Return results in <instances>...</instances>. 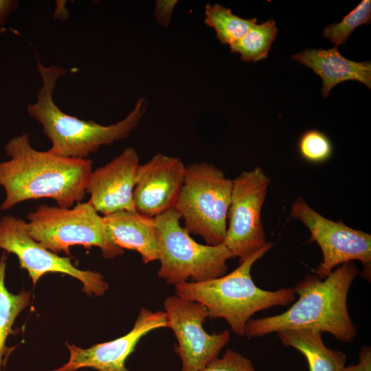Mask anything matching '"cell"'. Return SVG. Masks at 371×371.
<instances>
[{"label": "cell", "mask_w": 371, "mask_h": 371, "mask_svg": "<svg viewBox=\"0 0 371 371\" xmlns=\"http://www.w3.org/2000/svg\"><path fill=\"white\" fill-rule=\"evenodd\" d=\"M5 149L10 159L0 162V186L5 192L2 210L43 198L70 208L85 197L93 171L91 159H69L38 150L27 133L10 139Z\"/></svg>", "instance_id": "cell-1"}, {"label": "cell", "mask_w": 371, "mask_h": 371, "mask_svg": "<svg viewBox=\"0 0 371 371\" xmlns=\"http://www.w3.org/2000/svg\"><path fill=\"white\" fill-rule=\"evenodd\" d=\"M359 273L357 266L348 262L324 278L306 275L293 287L298 299L289 308L276 315L249 319L244 336L260 337L289 330L313 329L330 333L339 341L352 342L357 328L349 315L347 298Z\"/></svg>", "instance_id": "cell-2"}, {"label": "cell", "mask_w": 371, "mask_h": 371, "mask_svg": "<svg viewBox=\"0 0 371 371\" xmlns=\"http://www.w3.org/2000/svg\"><path fill=\"white\" fill-rule=\"evenodd\" d=\"M37 70L42 86L37 92L36 102L28 105L27 112L42 126L51 142L48 150L54 155L87 159L101 146L128 137L147 109L146 98L140 97L129 113L117 123L102 125L93 120H84L63 111L54 101L58 80L67 74V69L54 65L46 67L38 61Z\"/></svg>", "instance_id": "cell-3"}, {"label": "cell", "mask_w": 371, "mask_h": 371, "mask_svg": "<svg viewBox=\"0 0 371 371\" xmlns=\"http://www.w3.org/2000/svg\"><path fill=\"white\" fill-rule=\"evenodd\" d=\"M273 244L265 245L228 274L206 281L186 282L175 286V295L203 304L208 317L224 319L233 333L244 336L247 323L256 313L276 306H287L295 300L293 287L276 291L256 285L251 270Z\"/></svg>", "instance_id": "cell-4"}, {"label": "cell", "mask_w": 371, "mask_h": 371, "mask_svg": "<svg viewBox=\"0 0 371 371\" xmlns=\"http://www.w3.org/2000/svg\"><path fill=\"white\" fill-rule=\"evenodd\" d=\"M233 179L212 164L194 162L186 166L184 181L175 207L190 234L207 245L224 243Z\"/></svg>", "instance_id": "cell-5"}, {"label": "cell", "mask_w": 371, "mask_h": 371, "mask_svg": "<svg viewBox=\"0 0 371 371\" xmlns=\"http://www.w3.org/2000/svg\"><path fill=\"white\" fill-rule=\"evenodd\" d=\"M27 219L31 237L56 254L69 255L74 245L97 247L106 259L124 253L113 241L103 216L89 201L70 208L40 205Z\"/></svg>", "instance_id": "cell-6"}, {"label": "cell", "mask_w": 371, "mask_h": 371, "mask_svg": "<svg viewBox=\"0 0 371 371\" xmlns=\"http://www.w3.org/2000/svg\"><path fill=\"white\" fill-rule=\"evenodd\" d=\"M155 218L159 235V278L176 286L226 274L227 262L234 256L224 243L209 245L195 241L181 226V218L175 209Z\"/></svg>", "instance_id": "cell-7"}, {"label": "cell", "mask_w": 371, "mask_h": 371, "mask_svg": "<svg viewBox=\"0 0 371 371\" xmlns=\"http://www.w3.org/2000/svg\"><path fill=\"white\" fill-rule=\"evenodd\" d=\"M290 216L308 229V242H316L322 253V261L315 270L319 278L327 277L338 266L359 260L363 270L361 277L370 281L371 235L348 227L339 220L333 221L313 210L302 197L291 204Z\"/></svg>", "instance_id": "cell-8"}, {"label": "cell", "mask_w": 371, "mask_h": 371, "mask_svg": "<svg viewBox=\"0 0 371 371\" xmlns=\"http://www.w3.org/2000/svg\"><path fill=\"white\" fill-rule=\"evenodd\" d=\"M269 183L260 167L243 171L233 179L224 243L239 262L267 243L261 211Z\"/></svg>", "instance_id": "cell-9"}, {"label": "cell", "mask_w": 371, "mask_h": 371, "mask_svg": "<svg viewBox=\"0 0 371 371\" xmlns=\"http://www.w3.org/2000/svg\"><path fill=\"white\" fill-rule=\"evenodd\" d=\"M0 249L18 258L20 268L25 269L34 284L45 273H60L80 281L89 296H102L109 285L99 272L76 267L69 257H61L49 251L30 235L27 223L12 216L0 219Z\"/></svg>", "instance_id": "cell-10"}, {"label": "cell", "mask_w": 371, "mask_h": 371, "mask_svg": "<svg viewBox=\"0 0 371 371\" xmlns=\"http://www.w3.org/2000/svg\"><path fill=\"white\" fill-rule=\"evenodd\" d=\"M168 328L177 340L175 346L181 362V371H199L218 357L229 343V332L207 333L203 327L208 317L201 304L177 295L167 297L164 302Z\"/></svg>", "instance_id": "cell-11"}, {"label": "cell", "mask_w": 371, "mask_h": 371, "mask_svg": "<svg viewBox=\"0 0 371 371\" xmlns=\"http://www.w3.org/2000/svg\"><path fill=\"white\" fill-rule=\"evenodd\" d=\"M163 328H168L165 312L142 307L132 329L120 337L85 349L67 344L69 361L53 371H76L84 368L98 371H128L126 361L139 340L150 332Z\"/></svg>", "instance_id": "cell-12"}, {"label": "cell", "mask_w": 371, "mask_h": 371, "mask_svg": "<svg viewBox=\"0 0 371 371\" xmlns=\"http://www.w3.org/2000/svg\"><path fill=\"white\" fill-rule=\"evenodd\" d=\"M185 170L181 159L162 153L140 164L133 191L135 211L155 218L174 209L183 187Z\"/></svg>", "instance_id": "cell-13"}, {"label": "cell", "mask_w": 371, "mask_h": 371, "mask_svg": "<svg viewBox=\"0 0 371 371\" xmlns=\"http://www.w3.org/2000/svg\"><path fill=\"white\" fill-rule=\"evenodd\" d=\"M139 157L132 147L103 166L93 170L87 186L88 201L102 216L120 211H135L133 191Z\"/></svg>", "instance_id": "cell-14"}, {"label": "cell", "mask_w": 371, "mask_h": 371, "mask_svg": "<svg viewBox=\"0 0 371 371\" xmlns=\"http://www.w3.org/2000/svg\"><path fill=\"white\" fill-rule=\"evenodd\" d=\"M291 59L311 69L322 78L324 98L328 96L335 86L345 81H358L371 88L370 63L349 60L336 46L328 49H306L293 54Z\"/></svg>", "instance_id": "cell-15"}, {"label": "cell", "mask_w": 371, "mask_h": 371, "mask_svg": "<svg viewBox=\"0 0 371 371\" xmlns=\"http://www.w3.org/2000/svg\"><path fill=\"white\" fill-rule=\"evenodd\" d=\"M103 217L118 247L136 251L144 264L159 260V235L155 218L137 211H120Z\"/></svg>", "instance_id": "cell-16"}, {"label": "cell", "mask_w": 371, "mask_h": 371, "mask_svg": "<svg viewBox=\"0 0 371 371\" xmlns=\"http://www.w3.org/2000/svg\"><path fill=\"white\" fill-rule=\"evenodd\" d=\"M322 334L313 329L289 330L277 333L284 346L295 348L304 355L308 371H344L346 354L327 348L322 340Z\"/></svg>", "instance_id": "cell-17"}, {"label": "cell", "mask_w": 371, "mask_h": 371, "mask_svg": "<svg viewBox=\"0 0 371 371\" xmlns=\"http://www.w3.org/2000/svg\"><path fill=\"white\" fill-rule=\"evenodd\" d=\"M8 256L3 252L0 260V371L4 366L3 357H8L14 347L8 348L5 341L10 334H14L12 326L19 313L30 304V293L22 290L12 294L5 286V271Z\"/></svg>", "instance_id": "cell-18"}, {"label": "cell", "mask_w": 371, "mask_h": 371, "mask_svg": "<svg viewBox=\"0 0 371 371\" xmlns=\"http://www.w3.org/2000/svg\"><path fill=\"white\" fill-rule=\"evenodd\" d=\"M256 22V18H241L233 14L230 9L218 3H207L205 6L204 23L214 30L216 38L221 44L229 46L238 41Z\"/></svg>", "instance_id": "cell-19"}, {"label": "cell", "mask_w": 371, "mask_h": 371, "mask_svg": "<svg viewBox=\"0 0 371 371\" xmlns=\"http://www.w3.org/2000/svg\"><path fill=\"white\" fill-rule=\"evenodd\" d=\"M278 34L273 19L256 24L242 38L229 45L231 53L239 54L245 62H257L267 58Z\"/></svg>", "instance_id": "cell-20"}, {"label": "cell", "mask_w": 371, "mask_h": 371, "mask_svg": "<svg viewBox=\"0 0 371 371\" xmlns=\"http://www.w3.org/2000/svg\"><path fill=\"white\" fill-rule=\"evenodd\" d=\"M370 22L371 1L362 0L339 23L327 25L323 30V36L338 47L346 42L356 28Z\"/></svg>", "instance_id": "cell-21"}, {"label": "cell", "mask_w": 371, "mask_h": 371, "mask_svg": "<svg viewBox=\"0 0 371 371\" xmlns=\"http://www.w3.org/2000/svg\"><path fill=\"white\" fill-rule=\"evenodd\" d=\"M298 150L301 157L306 161L322 164L331 157L333 147L326 134L316 129H311L306 131L300 136Z\"/></svg>", "instance_id": "cell-22"}, {"label": "cell", "mask_w": 371, "mask_h": 371, "mask_svg": "<svg viewBox=\"0 0 371 371\" xmlns=\"http://www.w3.org/2000/svg\"><path fill=\"white\" fill-rule=\"evenodd\" d=\"M199 371H256L251 361L240 352L227 349Z\"/></svg>", "instance_id": "cell-23"}, {"label": "cell", "mask_w": 371, "mask_h": 371, "mask_svg": "<svg viewBox=\"0 0 371 371\" xmlns=\"http://www.w3.org/2000/svg\"><path fill=\"white\" fill-rule=\"evenodd\" d=\"M178 3L176 0H159L156 1L155 16L159 24L168 26L175 5Z\"/></svg>", "instance_id": "cell-24"}, {"label": "cell", "mask_w": 371, "mask_h": 371, "mask_svg": "<svg viewBox=\"0 0 371 371\" xmlns=\"http://www.w3.org/2000/svg\"><path fill=\"white\" fill-rule=\"evenodd\" d=\"M19 2L15 0H0V26L7 21L11 12L16 8Z\"/></svg>", "instance_id": "cell-25"}, {"label": "cell", "mask_w": 371, "mask_h": 371, "mask_svg": "<svg viewBox=\"0 0 371 371\" xmlns=\"http://www.w3.org/2000/svg\"><path fill=\"white\" fill-rule=\"evenodd\" d=\"M344 371H361L359 366L357 365H349L346 366Z\"/></svg>", "instance_id": "cell-26"}]
</instances>
